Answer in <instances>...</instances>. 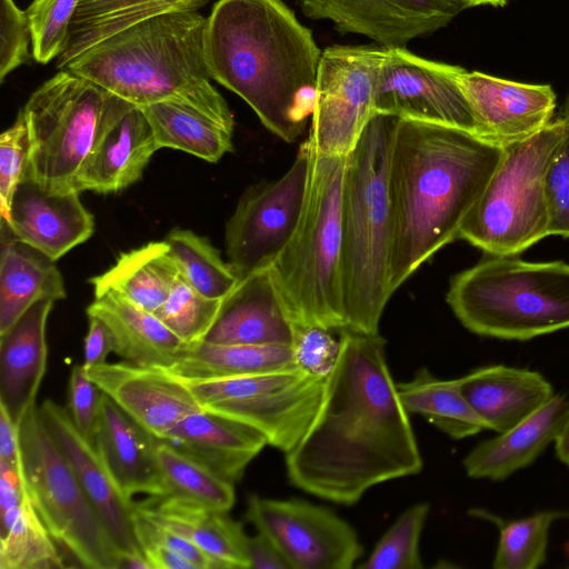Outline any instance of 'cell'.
<instances>
[{"mask_svg": "<svg viewBox=\"0 0 569 569\" xmlns=\"http://www.w3.org/2000/svg\"><path fill=\"white\" fill-rule=\"evenodd\" d=\"M88 318L82 363L86 369L106 363L109 353L113 352V339L107 325L97 317Z\"/></svg>", "mask_w": 569, "mask_h": 569, "instance_id": "49", "label": "cell"}, {"mask_svg": "<svg viewBox=\"0 0 569 569\" xmlns=\"http://www.w3.org/2000/svg\"><path fill=\"white\" fill-rule=\"evenodd\" d=\"M566 129L545 176L548 236L569 237V97L565 103Z\"/></svg>", "mask_w": 569, "mask_h": 569, "instance_id": "43", "label": "cell"}, {"mask_svg": "<svg viewBox=\"0 0 569 569\" xmlns=\"http://www.w3.org/2000/svg\"><path fill=\"white\" fill-rule=\"evenodd\" d=\"M30 158V138L23 113L0 136V210L1 220L10 219L14 192L26 174Z\"/></svg>", "mask_w": 569, "mask_h": 569, "instance_id": "44", "label": "cell"}, {"mask_svg": "<svg viewBox=\"0 0 569 569\" xmlns=\"http://www.w3.org/2000/svg\"><path fill=\"white\" fill-rule=\"evenodd\" d=\"M81 0H33L26 10L36 62L47 64L66 49L70 24Z\"/></svg>", "mask_w": 569, "mask_h": 569, "instance_id": "42", "label": "cell"}, {"mask_svg": "<svg viewBox=\"0 0 569 569\" xmlns=\"http://www.w3.org/2000/svg\"><path fill=\"white\" fill-rule=\"evenodd\" d=\"M557 458L569 468V420L555 442Z\"/></svg>", "mask_w": 569, "mask_h": 569, "instance_id": "54", "label": "cell"}, {"mask_svg": "<svg viewBox=\"0 0 569 569\" xmlns=\"http://www.w3.org/2000/svg\"><path fill=\"white\" fill-rule=\"evenodd\" d=\"M179 380L203 409L256 429L269 446L283 453L299 443L311 425L326 381L296 366L252 375Z\"/></svg>", "mask_w": 569, "mask_h": 569, "instance_id": "11", "label": "cell"}, {"mask_svg": "<svg viewBox=\"0 0 569 569\" xmlns=\"http://www.w3.org/2000/svg\"><path fill=\"white\" fill-rule=\"evenodd\" d=\"M430 511L428 502L406 509L375 546L363 569H421L419 541Z\"/></svg>", "mask_w": 569, "mask_h": 569, "instance_id": "41", "label": "cell"}, {"mask_svg": "<svg viewBox=\"0 0 569 569\" xmlns=\"http://www.w3.org/2000/svg\"><path fill=\"white\" fill-rule=\"evenodd\" d=\"M246 555L249 569H290L276 546L260 532L247 537Z\"/></svg>", "mask_w": 569, "mask_h": 569, "instance_id": "50", "label": "cell"}, {"mask_svg": "<svg viewBox=\"0 0 569 569\" xmlns=\"http://www.w3.org/2000/svg\"><path fill=\"white\" fill-rule=\"evenodd\" d=\"M569 420V397L555 395L529 417L481 441L462 461L472 479L502 481L532 465L562 432Z\"/></svg>", "mask_w": 569, "mask_h": 569, "instance_id": "24", "label": "cell"}, {"mask_svg": "<svg viewBox=\"0 0 569 569\" xmlns=\"http://www.w3.org/2000/svg\"><path fill=\"white\" fill-rule=\"evenodd\" d=\"M38 409L121 556L143 553L133 528L134 503L119 491L93 443L76 428L67 408L47 399Z\"/></svg>", "mask_w": 569, "mask_h": 569, "instance_id": "18", "label": "cell"}, {"mask_svg": "<svg viewBox=\"0 0 569 569\" xmlns=\"http://www.w3.org/2000/svg\"><path fill=\"white\" fill-rule=\"evenodd\" d=\"M64 298L63 278L54 261L1 228L0 335L37 301Z\"/></svg>", "mask_w": 569, "mask_h": 569, "instance_id": "29", "label": "cell"}, {"mask_svg": "<svg viewBox=\"0 0 569 569\" xmlns=\"http://www.w3.org/2000/svg\"><path fill=\"white\" fill-rule=\"evenodd\" d=\"M0 460L18 470L23 468L19 425L13 421L2 405H0Z\"/></svg>", "mask_w": 569, "mask_h": 569, "instance_id": "52", "label": "cell"}, {"mask_svg": "<svg viewBox=\"0 0 569 569\" xmlns=\"http://www.w3.org/2000/svg\"><path fill=\"white\" fill-rule=\"evenodd\" d=\"M162 440L232 483L268 445L256 429L203 408L177 422Z\"/></svg>", "mask_w": 569, "mask_h": 569, "instance_id": "25", "label": "cell"}, {"mask_svg": "<svg viewBox=\"0 0 569 569\" xmlns=\"http://www.w3.org/2000/svg\"><path fill=\"white\" fill-rule=\"evenodd\" d=\"M458 83L482 138L501 147L530 138L553 119L557 97L549 84L521 83L466 69Z\"/></svg>", "mask_w": 569, "mask_h": 569, "instance_id": "17", "label": "cell"}, {"mask_svg": "<svg viewBox=\"0 0 569 569\" xmlns=\"http://www.w3.org/2000/svg\"><path fill=\"white\" fill-rule=\"evenodd\" d=\"M133 528L139 547L144 543L159 545L178 553L189 561L194 569H222L221 565L216 559L190 540L144 516L136 503Z\"/></svg>", "mask_w": 569, "mask_h": 569, "instance_id": "47", "label": "cell"}, {"mask_svg": "<svg viewBox=\"0 0 569 569\" xmlns=\"http://www.w3.org/2000/svg\"><path fill=\"white\" fill-rule=\"evenodd\" d=\"M398 396L408 413L425 417L452 439H463L488 430L467 401L460 378L443 380L427 368L406 382H396Z\"/></svg>", "mask_w": 569, "mask_h": 569, "instance_id": "34", "label": "cell"}, {"mask_svg": "<svg viewBox=\"0 0 569 569\" xmlns=\"http://www.w3.org/2000/svg\"><path fill=\"white\" fill-rule=\"evenodd\" d=\"M447 302L470 332L526 341L569 328V264L489 256L452 277Z\"/></svg>", "mask_w": 569, "mask_h": 569, "instance_id": "7", "label": "cell"}, {"mask_svg": "<svg viewBox=\"0 0 569 569\" xmlns=\"http://www.w3.org/2000/svg\"><path fill=\"white\" fill-rule=\"evenodd\" d=\"M102 392L89 378L83 365H74L68 383V412L84 438L93 443Z\"/></svg>", "mask_w": 569, "mask_h": 569, "instance_id": "48", "label": "cell"}, {"mask_svg": "<svg viewBox=\"0 0 569 569\" xmlns=\"http://www.w3.org/2000/svg\"><path fill=\"white\" fill-rule=\"evenodd\" d=\"M140 108L159 149L181 150L208 162H217L233 150V131L191 108L173 102Z\"/></svg>", "mask_w": 569, "mask_h": 569, "instance_id": "35", "label": "cell"}, {"mask_svg": "<svg viewBox=\"0 0 569 569\" xmlns=\"http://www.w3.org/2000/svg\"><path fill=\"white\" fill-rule=\"evenodd\" d=\"M295 325L269 268L240 278L222 299L204 341L216 345H291Z\"/></svg>", "mask_w": 569, "mask_h": 569, "instance_id": "22", "label": "cell"}, {"mask_svg": "<svg viewBox=\"0 0 569 569\" xmlns=\"http://www.w3.org/2000/svg\"><path fill=\"white\" fill-rule=\"evenodd\" d=\"M302 13L329 20L341 33L366 36L387 49L406 48L415 38L446 27L466 0H297Z\"/></svg>", "mask_w": 569, "mask_h": 569, "instance_id": "16", "label": "cell"}, {"mask_svg": "<svg viewBox=\"0 0 569 569\" xmlns=\"http://www.w3.org/2000/svg\"><path fill=\"white\" fill-rule=\"evenodd\" d=\"M333 330L318 326H295L291 342L295 365L310 376L326 379L339 357L340 338Z\"/></svg>", "mask_w": 569, "mask_h": 569, "instance_id": "45", "label": "cell"}, {"mask_svg": "<svg viewBox=\"0 0 569 569\" xmlns=\"http://www.w3.org/2000/svg\"><path fill=\"white\" fill-rule=\"evenodd\" d=\"M210 0H81L70 24L57 68L63 69L74 58L110 36L148 18L198 11Z\"/></svg>", "mask_w": 569, "mask_h": 569, "instance_id": "32", "label": "cell"}, {"mask_svg": "<svg viewBox=\"0 0 569 569\" xmlns=\"http://www.w3.org/2000/svg\"><path fill=\"white\" fill-rule=\"evenodd\" d=\"M221 303L222 299L198 292L179 273L167 299L153 313L183 342L194 346L204 341Z\"/></svg>", "mask_w": 569, "mask_h": 569, "instance_id": "40", "label": "cell"}, {"mask_svg": "<svg viewBox=\"0 0 569 569\" xmlns=\"http://www.w3.org/2000/svg\"><path fill=\"white\" fill-rule=\"evenodd\" d=\"M157 505L140 503L138 509L152 521L172 530L216 559L222 569H249L247 535L228 512L160 498Z\"/></svg>", "mask_w": 569, "mask_h": 569, "instance_id": "30", "label": "cell"}, {"mask_svg": "<svg viewBox=\"0 0 569 569\" xmlns=\"http://www.w3.org/2000/svg\"><path fill=\"white\" fill-rule=\"evenodd\" d=\"M86 371L101 392L160 440L186 416L202 409L186 385L162 369L123 361Z\"/></svg>", "mask_w": 569, "mask_h": 569, "instance_id": "20", "label": "cell"}, {"mask_svg": "<svg viewBox=\"0 0 569 569\" xmlns=\"http://www.w3.org/2000/svg\"><path fill=\"white\" fill-rule=\"evenodd\" d=\"M399 118L376 112L347 157L341 199L340 288L346 329L379 333L389 288V163Z\"/></svg>", "mask_w": 569, "mask_h": 569, "instance_id": "5", "label": "cell"}, {"mask_svg": "<svg viewBox=\"0 0 569 569\" xmlns=\"http://www.w3.org/2000/svg\"><path fill=\"white\" fill-rule=\"evenodd\" d=\"M347 157L322 156L311 148L300 220L269 267L295 326L318 325L333 331L346 329L340 259Z\"/></svg>", "mask_w": 569, "mask_h": 569, "instance_id": "6", "label": "cell"}, {"mask_svg": "<svg viewBox=\"0 0 569 569\" xmlns=\"http://www.w3.org/2000/svg\"><path fill=\"white\" fill-rule=\"evenodd\" d=\"M179 273L170 247L162 240L121 253L111 268L89 281L94 297L113 292L153 313L167 299Z\"/></svg>", "mask_w": 569, "mask_h": 569, "instance_id": "31", "label": "cell"}, {"mask_svg": "<svg viewBox=\"0 0 569 569\" xmlns=\"http://www.w3.org/2000/svg\"><path fill=\"white\" fill-rule=\"evenodd\" d=\"M157 150L159 147L142 109L111 93L77 190L98 193L121 191L141 178Z\"/></svg>", "mask_w": 569, "mask_h": 569, "instance_id": "19", "label": "cell"}, {"mask_svg": "<svg viewBox=\"0 0 569 569\" xmlns=\"http://www.w3.org/2000/svg\"><path fill=\"white\" fill-rule=\"evenodd\" d=\"M54 301L33 303L0 335V405L19 425L36 403L48 358L46 327Z\"/></svg>", "mask_w": 569, "mask_h": 569, "instance_id": "27", "label": "cell"}, {"mask_svg": "<svg viewBox=\"0 0 569 569\" xmlns=\"http://www.w3.org/2000/svg\"><path fill=\"white\" fill-rule=\"evenodd\" d=\"M164 496L179 501L229 512L236 501L232 482L160 440L157 448Z\"/></svg>", "mask_w": 569, "mask_h": 569, "instance_id": "36", "label": "cell"}, {"mask_svg": "<svg viewBox=\"0 0 569 569\" xmlns=\"http://www.w3.org/2000/svg\"><path fill=\"white\" fill-rule=\"evenodd\" d=\"M295 366L291 345H216L202 341L189 346L177 362L162 370L178 379L201 380Z\"/></svg>", "mask_w": 569, "mask_h": 569, "instance_id": "33", "label": "cell"}, {"mask_svg": "<svg viewBox=\"0 0 569 569\" xmlns=\"http://www.w3.org/2000/svg\"><path fill=\"white\" fill-rule=\"evenodd\" d=\"M310 158L306 140L281 178L252 186L239 199L226 226L228 263L239 278L269 268L292 237L305 206Z\"/></svg>", "mask_w": 569, "mask_h": 569, "instance_id": "13", "label": "cell"}, {"mask_svg": "<svg viewBox=\"0 0 569 569\" xmlns=\"http://www.w3.org/2000/svg\"><path fill=\"white\" fill-rule=\"evenodd\" d=\"M385 48L332 46L322 51L307 139L322 156H348L376 113Z\"/></svg>", "mask_w": 569, "mask_h": 569, "instance_id": "12", "label": "cell"}, {"mask_svg": "<svg viewBox=\"0 0 569 569\" xmlns=\"http://www.w3.org/2000/svg\"><path fill=\"white\" fill-rule=\"evenodd\" d=\"M206 27L207 17L198 11L148 18L91 47L63 69L134 106L182 104L233 131L228 103L210 82Z\"/></svg>", "mask_w": 569, "mask_h": 569, "instance_id": "4", "label": "cell"}, {"mask_svg": "<svg viewBox=\"0 0 569 569\" xmlns=\"http://www.w3.org/2000/svg\"><path fill=\"white\" fill-rule=\"evenodd\" d=\"M247 520L290 569H350L362 555L355 529L331 510L298 499L250 495Z\"/></svg>", "mask_w": 569, "mask_h": 569, "instance_id": "14", "label": "cell"}, {"mask_svg": "<svg viewBox=\"0 0 569 569\" xmlns=\"http://www.w3.org/2000/svg\"><path fill=\"white\" fill-rule=\"evenodd\" d=\"M465 69L420 58L406 48H385L375 111L467 130L482 138L458 76Z\"/></svg>", "mask_w": 569, "mask_h": 569, "instance_id": "15", "label": "cell"}, {"mask_svg": "<svg viewBox=\"0 0 569 569\" xmlns=\"http://www.w3.org/2000/svg\"><path fill=\"white\" fill-rule=\"evenodd\" d=\"M286 468L297 488L347 506L379 483L420 472V450L379 333L340 331L320 406L286 453Z\"/></svg>", "mask_w": 569, "mask_h": 569, "instance_id": "1", "label": "cell"}, {"mask_svg": "<svg viewBox=\"0 0 569 569\" xmlns=\"http://www.w3.org/2000/svg\"><path fill=\"white\" fill-rule=\"evenodd\" d=\"M503 150L456 127L398 120L388 177L391 293L438 250L458 239Z\"/></svg>", "mask_w": 569, "mask_h": 569, "instance_id": "2", "label": "cell"}, {"mask_svg": "<svg viewBox=\"0 0 569 569\" xmlns=\"http://www.w3.org/2000/svg\"><path fill=\"white\" fill-rule=\"evenodd\" d=\"M566 129V113L528 139L503 147L482 194L458 239L489 256H518L548 237L545 176Z\"/></svg>", "mask_w": 569, "mask_h": 569, "instance_id": "8", "label": "cell"}, {"mask_svg": "<svg viewBox=\"0 0 569 569\" xmlns=\"http://www.w3.org/2000/svg\"><path fill=\"white\" fill-rule=\"evenodd\" d=\"M469 4V7H477V6H483L489 4L493 7H502L507 3L508 0H466Z\"/></svg>", "mask_w": 569, "mask_h": 569, "instance_id": "55", "label": "cell"}, {"mask_svg": "<svg viewBox=\"0 0 569 569\" xmlns=\"http://www.w3.org/2000/svg\"><path fill=\"white\" fill-rule=\"evenodd\" d=\"M87 315L107 325L113 339V352L138 366L167 369L189 347L154 313L138 308L113 292L94 297L87 308Z\"/></svg>", "mask_w": 569, "mask_h": 569, "instance_id": "28", "label": "cell"}, {"mask_svg": "<svg viewBox=\"0 0 569 569\" xmlns=\"http://www.w3.org/2000/svg\"><path fill=\"white\" fill-rule=\"evenodd\" d=\"M110 97L102 87L66 69L29 97L21 109L30 138L27 173L40 187L77 190Z\"/></svg>", "mask_w": 569, "mask_h": 569, "instance_id": "9", "label": "cell"}, {"mask_svg": "<svg viewBox=\"0 0 569 569\" xmlns=\"http://www.w3.org/2000/svg\"><path fill=\"white\" fill-rule=\"evenodd\" d=\"M19 433L27 490L52 538L81 567L119 569V549L42 423L36 403L20 420Z\"/></svg>", "mask_w": 569, "mask_h": 569, "instance_id": "10", "label": "cell"}, {"mask_svg": "<svg viewBox=\"0 0 569 569\" xmlns=\"http://www.w3.org/2000/svg\"><path fill=\"white\" fill-rule=\"evenodd\" d=\"M472 517L493 523L499 530V541L493 557L495 569H536L547 559L551 523L567 511L546 510L519 519H503L488 510L476 508Z\"/></svg>", "mask_w": 569, "mask_h": 569, "instance_id": "37", "label": "cell"}, {"mask_svg": "<svg viewBox=\"0 0 569 569\" xmlns=\"http://www.w3.org/2000/svg\"><path fill=\"white\" fill-rule=\"evenodd\" d=\"M164 241L182 278L201 295L223 299L240 280L207 237L174 228Z\"/></svg>", "mask_w": 569, "mask_h": 569, "instance_id": "38", "label": "cell"}, {"mask_svg": "<svg viewBox=\"0 0 569 569\" xmlns=\"http://www.w3.org/2000/svg\"><path fill=\"white\" fill-rule=\"evenodd\" d=\"M32 58V31L27 11L14 0H0V82Z\"/></svg>", "mask_w": 569, "mask_h": 569, "instance_id": "46", "label": "cell"}, {"mask_svg": "<svg viewBox=\"0 0 569 569\" xmlns=\"http://www.w3.org/2000/svg\"><path fill=\"white\" fill-rule=\"evenodd\" d=\"M140 548L151 569H194L189 561L162 546L144 543Z\"/></svg>", "mask_w": 569, "mask_h": 569, "instance_id": "53", "label": "cell"}, {"mask_svg": "<svg viewBox=\"0 0 569 569\" xmlns=\"http://www.w3.org/2000/svg\"><path fill=\"white\" fill-rule=\"evenodd\" d=\"M321 51L281 0H218L204 33L210 78L295 142L312 116Z\"/></svg>", "mask_w": 569, "mask_h": 569, "instance_id": "3", "label": "cell"}, {"mask_svg": "<svg viewBox=\"0 0 569 569\" xmlns=\"http://www.w3.org/2000/svg\"><path fill=\"white\" fill-rule=\"evenodd\" d=\"M160 439L102 392L93 446L122 496H164L157 448Z\"/></svg>", "mask_w": 569, "mask_h": 569, "instance_id": "23", "label": "cell"}, {"mask_svg": "<svg viewBox=\"0 0 569 569\" xmlns=\"http://www.w3.org/2000/svg\"><path fill=\"white\" fill-rule=\"evenodd\" d=\"M79 191H48L27 171L11 203L10 219L1 220L8 233L56 261L87 241L94 231L92 213Z\"/></svg>", "mask_w": 569, "mask_h": 569, "instance_id": "21", "label": "cell"}, {"mask_svg": "<svg viewBox=\"0 0 569 569\" xmlns=\"http://www.w3.org/2000/svg\"><path fill=\"white\" fill-rule=\"evenodd\" d=\"M66 567L63 558L36 508L28 490L19 512L0 535V569H53Z\"/></svg>", "mask_w": 569, "mask_h": 569, "instance_id": "39", "label": "cell"}, {"mask_svg": "<svg viewBox=\"0 0 569 569\" xmlns=\"http://www.w3.org/2000/svg\"><path fill=\"white\" fill-rule=\"evenodd\" d=\"M27 492V485L21 470L0 460V513L22 503Z\"/></svg>", "mask_w": 569, "mask_h": 569, "instance_id": "51", "label": "cell"}, {"mask_svg": "<svg viewBox=\"0 0 569 569\" xmlns=\"http://www.w3.org/2000/svg\"><path fill=\"white\" fill-rule=\"evenodd\" d=\"M463 396L488 430L512 428L556 393L538 371L506 365L478 367L460 378Z\"/></svg>", "mask_w": 569, "mask_h": 569, "instance_id": "26", "label": "cell"}]
</instances>
